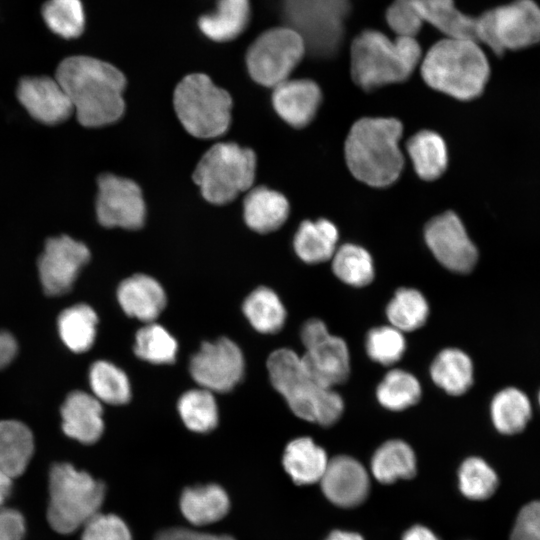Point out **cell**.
I'll return each mask as SVG.
<instances>
[{"mask_svg": "<svg viewBox=\"0 0 540 540\" xmlns=\"http://www.w3.org/2000/svg\"><path fill=\"white\" fill-rule=\"evenodd\" d=\"M459 488L472 500L489 498L498 486V476L492 467L479 457L463 461L458 472Z\"/></svg>", "mask_w": 540, "mask_h": 540, "instance_id": "42", "label": "cell"}, {"mask_svg": "<svg viewBox=\"0 0 540 540\" xmlns=\"http://www.w3.org/2000/svg\"><path fill=\"white\" fill-rule=\"evenodd\" d=\"M256 156L249 148L232 142L213 145L200 159L193 180L210 203L223 205L251 188Z\"/></svg>", "mask_w": 540, "mask_h": 540, "instance_id": "9", "label": "cell"}, {"mask_svg": "<svg viewBox=\"0 0 540 540\" xmlns=\"http://www.w3.org/2000/svg\"><path fill=\"white\" fill-rule=\"evenodd\" d=\"M82 528L81 540H132L126 523L114 514L98 512Z\"/></svg>", "mask_w": 540, "mask_h": 540, "instance_id": "44", "label": "cell"}, {"mask_svg": "<svg viewBox=\"0 0 540 540\" xmlns=\"http://www.w3.org/2000/svg\"><path fill=\"white\" fill-rule=\"evenodd\" d=\"M349 10V0H281L284 26L298 33L306 52L319 59L339 51Z\"/></svg>", "mask_w": 540, "mask_h": 540, "instance_id": "7", "label": "cell"}, {"mask_svg": "<svg viewBox=\"0 0 540 540\" xmlns=\"http://www.w3.org/2000/svg\"><path fill=\"white\" fill-rule=\"evenodd\" d=\"M490 416L495 429L501 434H518L526 428L532 417V404L522 390L506 387L494 395L490 404Z\"/></svg>", "mask_w": 540, "mask_h": 540, "instance_id": "31", "label": "cell"}, {"mask_svg": "<svg viewBox=\"0 0 540 540\" xmlns=\"http://www.w3.org/2000/svg\"><path fill=\"white\" fill-rule=\"evenodd\" d=\"M34 451L31 430L18 420L0 421V471L11 478L23 474Z\"/></svg>", "mask_w": 540, "mask_h": 540, "instance_id": "27", "label": "cell"}, {"mask_svg": "<svg viewBox=\"0 0 540 540\" xmlns=\"http://www.w3.org/2000/svg\"><path fill=\"white\" fill-rule=\"evenodd\" d=\"M386 20L397 36L415 37L428 23L447 37L477 41V17L458 10L453 0H394Z\"/></svg>", "mask_w": 540, "mask_h": 540, "instance_id": "10", "label": "cell"}, {"mask_svg": "<svg viewBox=\"0 0 540 540\" xmlns=\"http://www.w3.org/2000/svg\"><path fill=\"white\" fill-rule=\"evenodd\" d=\"M24 534L22 514L12 508L0 507V540H23Z\"/></svg>", "mask_w": 540, "mask_h": 540, "instance_id": "46", "label": "cell"}, {"mask_svg": "<svg viewBox=\"0 0 540 540\" xmlns=\"http://www.w3.org/2000/svg\"><path fill=\"white\" fill-rule=\"evenodd\" d=\"M244 220L258 233H269L280 228L289 215V203L284 195L267 187L249 191L243 202Z\"/></svg>", "mask_w": 540, "mask_h": 540, "instance_id": "23", "label": "cell"}, {"mask_svg": "<svg viewBox=\"0 0 540 540\" xmlns=\"http://www.w3.org/2000/svg\"><path fill=\"white\" fill-rule=\"evenodd\" d=\"M98 317L87 304H76L63 310L57 320L63 343L75 353L88 351L95 342Z\"/></svg>", "mask_w": 540, "mask_h": 540, "instance_id": "32", "label": "cell"}, {"mask_svg": "<svg viewBox=\"0 0 540 540\" xmlns=\"http://www.w3.org/2000/svg\"><path fill=\"white\" fill-rule=\"evenodd\" d=\"M373 476L381 483L412 478L416 473V457L412 448L401 440L382 444L371 460Z\"/></svg>", "mask_w": 540, "mask_h": 540, "instance_id": "33", "label": "cell"}, {"mask_svg": "<svg viewBox=\"0 0 540 540\" xmlns=\"http://www.w3.org/2000/svg\"><path fill=\"white\" fill-rule=\"evenodd\" d=\"M154 540H235L228 535H216L183 527L160 531Z\"/></svg>", "mask_w": 540, "mask_h": 540, "instance_id": "47", "label": "cell"}, {"mask_svg": "<svg viewBox=\"0 0 540 540\" xmlns=\"http://www.w3.org/2000/svg\"><path fill=\"white\" fill-rule=\"evenodd\" d=\"M242 309L252 327L260 333H276L285 323V308L278 295L267 287L253 290L245 299Z\"/></svg>", "mask_w": 540, "mask_h": 540, "instance_id": "34", "label": "cell"}, {"mask_svg": "<svg viewBox=\"0 0 540 540\" xmlns=\"http://www.w3.org/2000/svg\"><path fill=\"white\" fill-rule=\"evenodd\" d=\"M173 103L182 126L194 137H219L229 128L231 96L205 74L185 76L175 88Z\"/></svg>", "mask_w": 540, "mask_h": 540, "instance_id": "8", "label": "cell"}, {"mask_svg": "<svg viewBox=\"0 0 540 540\" xmlns=\"http://www.w3.org/2000/svg\"><path fill=\"white\" fill-rule=\"evenodd\" d=\"M326 540H363V538L357 533L336 530L330 533Z\"/></svg>", "mask_w": 540, "mask_h": 540, "instance_id": "51", "label": "cell"}, {"mask_svg": "<svg viewBox=\"0 0 540 540\" xmlns=\"http://www.w3.org/2000/svg\"><path fill=\"white\" fill-rule=\"evenodd\" d=\"M55 78L83 126H105L123 115L126 79L112 64L90 56H70L59 63Z\"/></svg>", "mask_w": 540, "mask_h": 540, "instance_id": "1", "label": "cell"}, {"mask_svg": "<svg viewBox=\"0 0 540 540\" xmlns=\"http://www.w3.org/2000/svg\"><path fill=\"white\" fill-rule=\"evenodd\" d=\"M477 41L495 53L522 49L540 41V7L532 0H516L477 17Z\"/></svg>", "mask_w": 540, "mask_h": 540, "instance_id": "11", "label": "cell"}, {"mask_svg": "<svg viewBox=\"0 0 540 540\" xmlns=\"http://www.w3.org/2000/svg\"><path fill=\"white\" fill-rule=\"evenodd\" d=\"M250 13V0H217L213 11L199 17L198 27L213 41H230L247 28Z\"/></svg>", "mask_w": 540, "mask_h": 540, "instance_id": "25", "label": "cell"}, {"mask_svg": "<svg viewBox=\"0 0 540 540\" xmlns=\"http://www.w3.org/2000/svg\"><path fill=\"white\" fill-rule=\"evenodd\" d=\"M487 58L477 42L447 37L435 43L421 64V76L431 88L459 100H472L489 78Z\"/></svg>", "mask_w": 540, "mask_h": 540, "instance_id": "3", "label": "cell"}, {"mask_svg": "<svg viewBox=\"0 0 540 540\" xmlns=\"http://www.w3.org/2000/svg\"><path fill=\"white\" fill-rule=\"evenodd\" d=\"M417 175L426 181L438 179L447 169L448 153L444 140L434 131L422 130L406 144Z\"/></svg>", "mask_w": 540, "mask_h": 540, "instance_id": "30", "label": "cell"}, {"mask_svg": "<svg viewBox=\"0 0 540 540\" xmlns=\"http://www.w3.org/2000/svg\"><path fill=\"white\" fill-rule=\"evenodd\" d=\"M177 350L176 339L163 326L154 322L147 323L135 335L134 352L137 357L147 362L173 363Z\"/></svg>", "mask_w": 540, "mask_h": 540, "instance_id": "41", "label": "cell"}, {"mask_svg": "<svg viewBox=\"0 0 540 540\" xmlns=\"http://www.w3.org/2000/svg\"><path fill=\"white\" fill-rule=\"evenodd\" d=\"M89 383L93 395L110 405H122L131 398L127 375L111 362L99 360L89 369Z\"/></svg>", "mask_w": 540, "mask_h": 540, "instance_id": "35", "label": "cell"}, {"mask_svg": "<svg viewBox=\"0 0 540 540\" xmlns=\"http://www.w3.org/2000/svg\"><path fill=\"white\" fill-rule=\"evenodd\" d=\"M473 363L470 357L457 348H446L433 360L430 375L434 383L446 393L459 396L473 384Z\"/></svg>", "mask_w": 540, "mask_h": 540, "instance_id": "29", "label": "cell"}, {"mask_svg": "<svg viewBox=\"0 0 540 540\" xmlns=\"http://www.w3.org/2000/svg\"><path fill=\"white\" fill-rule=\"evenodd\" d=\"M105 498V485L69 463H55L49 471L47 520L60 534L82 528L97 514Z\"/></svg>", "mask_w": 540, "mask_h": 540, "instance_id": "6", "label": "cell"}, {"mask_svg": "<svg viewBox=\"0 0 540 540\" xmlns=\"http://www.w3.org/2000/svg\"><path fill=\"white\" fill-rule=\"evenodd\" d=\"M117 299L128 316L146 323L153 322L166 305V294L161 284L144 274L123 280L117 289Z\"/></svg>", "mask_w": 540, "mask_h": 540, "instance_id": "22", "label": "cell"}, {"mask_svg": "<svg viewBox=\"0 0 540 540\" xmlns=\"http://www.w3.org/2000/svg\"><path fill=\"white\" fill-rule=\"evenodd\" d=\"M337 227L329 220L303 221L295 236L294 249L306 263L317 264L332 259L338 242Z\"/></svg>", "mask_w": 540, "mask_h": 540, "instance_id": "28", "label": "cell"}, {"mask_svg": "<svg viewBox=\"0 0 540 540\" xmlns=\"http://www.w3.org/2000/svg\"><path fill=\"white\" fill-rule=\"evenodd\" d=\"M403 127L395 118H361L345 141L351 174L372 187H387L400 176L404 157L399 148Z\"/></svg>", "mask_w": 540, "mask_h": 540, "instance_id": "2", "label": "cell"}, {"mask_svg": "<svg viewBox=\"0 0 540 540\" xmlns=\"http://www.w3.org/2000/svg\"><path fill=\"white\" fill-rule=\"evenodd\" d=\"M322 100L319 86L308 79H287L274 87L272 103L289 125L302 128L315 117Z\"/></svg>", "mask_w": 540, "mask_h": 540, "instance_id": "20", "label": "cell"}, {"mask_svg": "<svg viewBox=\"0 0 540 540\" xmlns=\"http://www.w3.org/2000/svg\"><path fill=\"white\" fill-rule=\"evenodd\" d=\"M320 483L325 496L340 507L361 504L369 492L365 468L357 460L344 455L328 461Z\"/></svg>", "mask_w": 540, "mask_h": 540, "instance_id": "19", "label": "cell"}, {"mask_svg": "<svg viewBox=\"0 0 540 540\" xmlns=\"http://www.w3.org/2000/svg\"><path fill=\"white\" fill-rule=\"evenodd\" d=\"M429 314L425 297L416 289L400 288L386 307L390 325L401 332H411L423 326Z\"/></svg>", "mask_w": 540, "mask_h": 540, "instance_id": "36", "label": "cell"}, {"mask_svg": "<svg viewBox=\"0 0 540 540\" xmlns=\"http://www.w3.org/2000/svg\"><path fill=\"white\" fill-rule=\"evenodd\" d=\"M351 76L362 89L370 91L407 80L421 59L415 37L394 40L375 30L360 33L351 45Z\"/></svg>", "mask_w": 540, "mask_h": 540, "instance_id": "5", "label": "cell"}, {"mask_svg": "<svg viewBox=\"0 0 540 540\" xmlns=\"http://www.w3.org/2000/svg\"><path fill=\"white\" fill-rule=\"evenodd\" d=\"M427 246L445 268L469 273L478 260V251L460 218L447 211L431 219L424 230Z\"/></svg>", "mask_w": 540, "mask_h": 540, "instance_id": "17", "label": "cell"}, {"mask_svg": "<svg viewBox=\"0 0 540 540\" xmlns=\"http://www.w3.org/2000/svg\"><path fill=\"white\" fill-rule=\"evenodd\" d=\"M328 461L324 449L309 437H300L289 442L282 459L286 472L299 485L319 482Z\"/></svg>", "mask_w": 540, "mask_h": 540, "instance_id": "26", "label": "cell"}, {"mask_svg": "<svg viewBox=\"0 0 540 540\" xmlns=\"http://www.w3.org/2000/svg\"><path fill=\"white\" fill-rule=\"evenodd\" d=\"M12 480L13 478L0 471V507L11 493L13 486Z\"/></svg>", "mask_w": 540, "mask_h": 540, "instance_id": "50", "label": "cell"}, {"mask_svg": "<svg viewBox=\"0 0 540 540\" xmlns=\"http://www.w3.org/2000/svg\"><path fill=\"white\" fill-rule=\"evenodd\" d=\"M96 214L102 226L139 229L145 221L140 187L128 178L103 174L98 178Z\"/></svg>", "mask_w": 540, "mask_h": 540, "instance_id": "15", "label": "cell"}, {"mask_svg": "<svg viewBox=\"0 0 540 540\" xmlns=\"http://www.w3.org/2000/svg\"><path fill=\"white\" fill-rule=\"evenodd\" d=\"M230 509L225 490L217 484L186 488L180 497V510L195 526H204L223 519Z\"/></svg>", "mask_w": 540, "mask_h": 540, "instance_id": "24", "label": "cell"}, {"mask_svg": "<svg viewBox=\"0 0 540 540\" xmlns=\"http://www.w3.org/2000/svg\"><path fill=\"white\" fill-rule=\"evenodd\" d=\"M89 259L90 251L84 243L67 235L49 238L38 260L45 294L60 296L69 292Z\"/></svg>", "mask_w": 540, "mask_h": 540, "instance_id": "16", "label": "cell"}, {"mask_svg": "<svg viewBox=\"0 0 540 540\" xmlns=\"http://www.w3.org/2000/svg\"><path fill=\"white\" fill-rule=\"evenodd\" d=\"M332 270L342 282L363 287L374 278V264L369 252L355 244H344L332 257Z\"/></svg>", "mask_w": 540, "mask_h": 540, "instance_id": "38", "label": "cell"}, {"mask_svg": "<svg viewBox=\"0 0 540 540\" xmlns=\"http://www.w3.org/2000/svg\"><path fill=\"white\" fill-rule=\"evenodd\" d=\"M17 351L18 345L14 336L7 331H0V369L13 361Z\"/></svg>", "mask_w": 540, "mask_h": 540, "instance_id": "48", "label": "cell"}, {"mask_svg": "<svg viewBox=\"0 0 540 540\" xmlns=\"http://www.w3.org/2000/svg\"><path fill=\"white\" fill-rule=\"evenodd\" d=\"M421 394L418 379L401 369L390 370L376 390L379 403L392 411H401L415 405L420 400Z\"/></svg>", "mask_w": 540, "mask_h": 540, "instance_id": "40", "label": "cell"}, {"mask_svg": "<svg viewBox=\"0 0 540 540\" xmlns=\"http://www.w3.org/2000/svg\"><path fill=\"white\" fill-rule=\"evenodd\" d=\"M368 356L375 362L389 366L398 362L406 349L405 338L393 326H380L371 329L365 343Z\"/></svg>", "mask_w": 540, "mask_h": 540, "instance_id": "43", "label": "cell"}, {"mask_svg": "<svg viewBox=\"0 0 540 540\" xmlns=\"http://www.w3.org/2000/svg\"><path fill=\"white\" fill-rule=\"evenodd\" d=\"M17 97L27 112L44 124H59L74 112L66 92L56 78L23 77L17 87Z\"/></svg>", "mask_w": 540, "mask_h": 540, "instance_id": "18", "label": "cell"}, {"mask_svg": "<svg viewBox=\"0 0 540 540\" xmlns=\"http://www.w3.org/2000/svg\"><path fill=\"white\" fill-rule=\"evenodd\" d=\"M62 429L70 438L93 444L104 431L101 402L91 394L75 390L68 394L61 407Z\"/></svg>", "mask_w": 540, "mask_h": 540, "instance_id": "21", "label": "cell"}, {"mask_svg": "<svg viewBox=\"0 0 540 540\" xmlns=\"http://www.w3.org/2000/svg\"><path fill=\"white\" fill-rule=\"evenodd\" d=\"M510 540H540V500L532 501L521 508Z\"/></svg>", "mask_w": 540, "mask_h": 540, "instance_id": "45", "label": "cell"}, {"mask_svg": "<svg viewBox=\"0 0 540 540\" xmlns=\"http://www.w3.org/2000/svg\"><path fill=\"white\" fill-rule=\"evenodd\" d=\"M189 371L195 382L211 392L232 390L244 374V358L232 340L222 337L204 342L190 360Z\"/></svg>", "mask_w": 540, "mask_h": 540, "instance_id": "14", "label": "cell"}, {"mask_svg": "<svg viewBox=\"0 0 540 540\" xmlns=\"http://www.w3.org/2000/svg\"><path fill=\"white\" fill-rule=\"evenodd\" d=\"M305 53L298 33L286 26L272 28L260 34L248 48V72L255 82L274 88L289 79Z\"/></svg>", "mask_w": 540, "mask_h": 540, "instance_id": "12", "label": "cell"}, {"mask_svg": "<svg viewBox=\"0 0 540 540\" xmlns=\"http://www.w3.org/2000/svg\"><path fill=\"white\" fill-rule=\"evenodd\" d=\"M538 403H539V406H540V391L538 393Z\"/></svg>", "mask_w": 540, "mask_h": 540, "instance_id": "52", "label": "cell"}, {"mask_svg": "<svg viewBox=\"0 0 540 540\" xmlns=\"http://www.w3.org/2000/svg\"><path fill=\"white\" fill-rule=\"evenodd\" d=\"M306 352L301 356L308 373L321 385L332 388L344 383L350 374V357L346 342L331 335L323 321L310 319L301 329Z\"/></svg>", "mask_w": 540, "mask_h": 540, "instance_id": "13", "label": "cell"}, {"mask_svg": "<svg viewBox=\"0 0 540 540\" xmlns=\"http://www.w3.org/2000/svg\"><path fill=\"white\" fill-rule=\"evenodd\" d=\"M267 369L272 385L296 416L322 426H331L340 419L344 410L341 396L317 382L293 350L273 351Z\"/></svg>", "mask_w": 540, "mask_h": 540, "instance_id": "4", "label": "cell"}, {"mask_svg": "<svg viewBox=\"0 0 540 540\" xmlns=\"http://www.w3.org/2000/svg\"><path fill=\"white\" fill-rule=\"evenodd\" d=\"M177 408L183 423L193 432L206 433L217 426V403L209 390L199 388L185 392Z\"/></svg>", "mask_w": 540, "mask_h": 540, "instance_id": "39", "label": "cell"}, {"mask_svg": "<svg viewBox=\"0 0 540 540\" xmlns=\"http://www.w3.org/2000/svg\"><path fill=\"white\" fill-rule=\"evenodd\" d=\"M41 16L48 29L63 39L78 38L85 29L81 0H47L41 7Z\"/></svg>", "mask_w": 540, "mask_h": 540, "instance_id": "37", "label": "cell"}, {"mask_svg": "<svg viewBox=\"0 0 540 540\" xmlns=\"http://www.w3.org/2000/svg\"><path fill=\"white\" fill-rule=\"evenodd\" d=\"M402 540H439V539L428 528L421 525H416L405 532Z\"/></svg>", "mask_w": 540, "mask_h": 540, "instance_id": "49", "label": "cell"}]
</instances>
